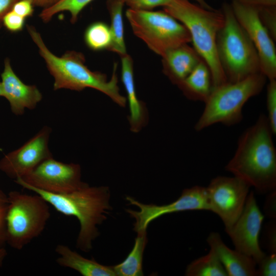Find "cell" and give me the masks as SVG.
Returning a JSON list of instances; mask_svg holds the SVG:
<instances>
[{
  "label": "cell",
  "mask_w": 276,
  "mask_h": 276,
  "mask_svg": "<svg viewBox=\"0 0 276 276\" xmlns=\"http://www.w3.org/2000/svg\"><path fill=\"white\" fill-rule=\"evenodd\" d=\"M263 218L254 193L251 191L241 214L234 224L225 231L235 249L251 257L257 264L266 255L261 250L259 240Z\"/></svg>",
  "instance_id": "7c38bea8"
},
{
  "label": "cell",
  "mask_w": 276,
  "mask_h": 276,
  "mask_svg": "<svg viewBox=\"0 0 276 276\" xmlns=\"http://www.w3.org/2000/svg\"><path fill=\"white\" fill-rule=\"evenodd\" d=\"M50 128L45 126L20 148L0 160V170L16 179L22 178L52 155L48 147Z\"/></svg>",
  "instance_id": "4fadbf2b"
},
{
  "label": "cell",
  "mask_w": 276,
  "mask_h": 276,
  "mask_svg": "<svg viewBox=\"0 0 276 276\" xmlns=\"http://www.w3.org/2000/svg\"><path fill=\"white\" fill-rule=\"evenodd\" d=\"M6 254V252L4 249H0V264H1Z\"/></svg>",
  "instance_id": "f35d334b"
},
{
  "label": "cell",
  "mask_w": 276,
  "mask_h": 276,
  "mask_svg": "<svg viewBox=\"0 0 276 276\" xmlns=\"http://www.w3.org/2000/svg\"><path fill=\"white\" fill-rule=\"evenodd\" d=\"M267 117L261 114L239 137L225 169L261 193L276 188V150Z\"/></svg>",
  "instance_id": "6da1fadb"
},
{
  "label": "cell",
  "mask_w": 276,
  "mask_h": 276,
  "mask_svg": "<svg viewBox=\"0 0 276 276\" xmlns=\"http://www.w3.org/2000/svg\"><path fill=\"white\" fill-rule=\"evenodd\" d=\"M93 0H60L54 5L43 10L39 17L44 22L49 21L58 13L68 11L71 14V22H76L81 11Z\"/></svg>",
  "instance_id": "d4e9b609"
},
{
  "label": "cell",
  "mask_w": 276,
  "mask_h": 276,
  "mask_svg": "<svg viewBox=\"0 0 276 276\" xmlns=\"http://www.w3.org/2000/svg\"><path fill=\"white\" fill-rule=\"evenodd\" d=\"M147 242V231L137 233L131 251L121 263L113 266L116 276L143 275V259Z\"/></svg>",
  "instance_id": "44dd1931"
},
{
  "label": "cell",
  "mask_w": 276,
  "mask_h": 276,
  "mask_svg": "<svg viewBox=\"0 0 276 276\" xmlns=\"http://www.w3.org/2000/svg\"><path fill=\"white\" fill-rule=\"evenodd\" d=\"M266 80L263 74L258 73L242 80L226 82L214 87L204 102L203 111L195 125V130L200 131L217 123L231 126L240 122L244 104L262 90Z\"/></svg>",
  "instance_id": "8992f818"
},
{
  "label": "cell",
  "mask_w": 276,
  "mask_h": 276,
  "mask_svg": "<svg viewBox=\"0 0 276 276\" xmlns=\"http://www.w3.org/2000/svg\"><path fill=\"white\" fill-rule=\"evenodd\" d=\"M241 3L254 6H276V0H236Z\"/></svg>",
  "instance_id": "836d02e7"
},
{
  "label": "cell",
  "mask_w": 276,
  "mask_h": 276,
  "mask_svg": "<svg viewBox=\"0 0 276 276\" xmlns=\"http://www.w3.org/2000/svg\"><path fill=\"white\" fill-rule=\"evenodd\" d=\"M122 79L125 86L129 103L131 129L138 131L145 120V110L142 103L137 97L133 78V62L127 54L121 56Z\"/></svg>",
  "instance_id": "ffe728a7"
},
{
  "label": "cell",
  "mask_w": 276,
  "mask_h": 276,
  "mask_svg": "<svg viewBox=\"0 0 276 276\" xmlns=\"http://www.w3.org/2000/svg\"><path fill=\"white\" fill-rule=\"evenodd\" d=\"M124 0H107L106 6L110 18L109 26L112 42L109 50L122 56L127 54L124 38L123 8Z\"/></svg>",
  "instance_id": "7402d4cb"
},
{
  "label": "cell",
  "mask_w": 276,
  "mask_h": 276,
  "mask_svg": "<svg viewBox=\"0 0 276 276\" xmlns=\"http://www.w3.org/2000/svg\"><path fill=\"white\" fill-rule=\"evenodd\" d=\"M34 6L48 8L59 2L60 0H30Z\"/></svg>",
  "instance_id": "8d00e7d4"
},
{
  "label": "cell",
  "mask_w": 276,
  "mask_h": 276,
  "mask_svg": "<svg viewBox=\"0 0 276 276\" xmlns=\"http://www.w3.org/2000/svg\"><path fill=\"white\" fill-rule=\"evenodd\" d=\"M206 241L228 276L258 275L256 261L251 257L228 247L219 233H210Z\"/></svg>",
  "instance_id": "2e32d148"
},
{
  "label": "cell",
  "mask_w": 276,
  "mask_h": 276,
  "mask_svg": "<svg viewBox=\"0 0 276 276\" xmlns=\"http://www.w3.org/2000/svg\"><path fill=\"white\" fill-rule=\"evenodd\" d=\"M135 213L137 222L147 226L154 220L166 214L190 210H209L206 188L196 186L183 190L180 196L167 204L136 203Z\"/></svg>",
  "instance_id": "5bb4252c"
},
{
  "label": "cell",
  "mask_w": 276,
  "mask_h": 276,
  "mask_svg": "<svg viewBox=\"0 0 276 276\" xmlns=\"http://www.w3.org/2000/svg\"><path fill=\"white\" fill-rule=\"evenodd\" d=\"M0 96L3 97V89H2V85L1 82H0Z\"/></svg>",
  "instance_id": "ab89813d"
},
{
  "label": "cell",
  "mask_w": 276,
  "mask_h": 276,
  "mask_svg": "<svg viewBox=\"0 0 276 276\" xmlns=\"http://www.w3.org/2000/svg\"><path fill=\"white\" fill-rule=\"evenodd\" d=\"M164 10L188 30L194 49L210 70L213 88L227 82L216 51V37L224 18L222 10L205 9L188 0H173Z\"/></svg>",
  "instance_id": "277c9868"
},
{
  "label": "cell",
  "mask_w": 276,
  "mask_h": 276,
  "mask_svg": "<svg viewBox=\"0 0 276 276\" xmlns=\"http://www.w3.org/2000/svg\"><path fill=\"white\" fill-rule=\"evenodd\" d=\"M59 255L56 263L60 266L73 269L83 276H116L113 266L102 265L94 259H88L63 244L55 248Z\"/></svg>",
  "instance_id": "ac0fdd59"
},
{
  "label": "cell",
  "mask_w": 276,
  "mask_h": 276,
  "mask_svg": "<svg viewBox=\"0 0 276 276\" xmlns=\"http://www.w3.org/2000/svg\"><path fill=\"white\" fill-rule=\"evenodd\" d=\"M5 215L6 237L20 250L44 230L51 213L49 203L40 195L13 191L9 193Z\"/></svg>",
  "instance_id": "52a82bcc"
},
{
  "label": "cell",
  "mask_w": 276,
  "mask_h": 276,
  "mask_svg": "<svg viewBox=\"0 0 276 276\" xmlns=\"http://www.w3.org/2000/svg\"><path fill=\"white\" fill-rule=\"evenodd\" d=\"M162 57L163 72L177 85L202 60L194 48L188 43L170 50Z\"/></svg>",
  "instance_id": "e0dca14e"
},
{
  "label": "cell",
  "mask_w": 276,
  "mask_h": 276,
  "mask_svg": "<svg viewBox=\"0 0 276 276\" xmlns=\"http://www.w3.org/2000/svg\"><path fill=\"white\" fill-rule=\"evenodd\" d=\"M266 107L267 117L273 135L276 133V80H269L267 86Z\"/></svg>",
  "instance_id": "484cf974"
},
{
  "label": "cell",
  "mask_w": 276,
  "mask_h": 276,
  "mask_svg": "<svg viewBox=\"0 0 276 276\" xmlns=\"http://www.w3.org/2000/svg\"><path fill=\"white\" fill-rule=\"evenodd\" d=\"M20 178L25 183L46 192L64 194L87 184L81 180V168L78 164H66L52 157L45 159Z\"/></svg>",
  "instance_id": "30bf717a"
},
{
  "label": "cell",
  "mask_w": 276,
  "mask_h": 276,
  "mask_svg": "<svg viewBox=\"0 0 276 276\" xmlns=\"http://www.w3.org/2000/svg\"><path fill=\"white\" fill-rule=\"evenodd\" d=\"M18 0H0V29L3 26L5 15L11 11L14 4Z\"/></svg>",
  "instance_id": "1f68e13d"
},
{
  "label": "cell",
  "mask_w": 276,
  "mask_h": 276,
  "mask_svg": "<svg viewBox=\"0 0 276 276\" xmlns=\"http://www.w3.org/2000/svg\"><path fill=\"white\" fill-rule=\"evenodd\" d=\"M126 16L134 35L157 55L191 42L186 27L164 10L128 9Z\"/></svg>",
  "instance_id": "ba28073f"
},
{
  "label": "cell",
  "mask_w": 276,
  "mask_h": 276,
  "mask_svg": "<svg viewBox=\"0 0 276 276\" xmlns=\"http://www.w3.org/2000/svg\"><path fill=\"white\" fill-rule=\"evenodd\" d=\"M268 231V247L270 254H276L275 227L273 224Z\"/></svg>",
  "instance_id": "e575fe53"
},
{
  "label": "cell",
  "mask_w": 276,
  "mask_h": 276,
  "mask_svg": "<svg viewBox=\"0 0 276 276\" xmlns=\"http://www.w3.org/2000/svg\"><path fill=\"white\" fill-rule=\"evenodd\" d=\"M187 276H227L223 265L213 250L191 262L187 266Z\"/></svg>",
  "instance_id": "603a6c76"
},
{
  "label": "cell",
  "mask_w": 276,
  "mask_h": 276,
  "mask_svg": "<svg viewBox=\"0 0 276 276\" xmlns=\"http://www.w3.org/2000/svg\"><path fill=\"white\" fill-rule=\"evenodd\" d=\"M173 0H124L130 9L151 10L159 6L168 5Z\"/></svg>",
  "instance_id": "83f0119b"
},
{
  "label": "cell",
  "mask_w": 276,
  "mask_h": 276,
  "mask_svg": "<svg viewBox=\"0 0 276 276\" xmlns=\"http://www.w3.org/2000/svg\"><path fill=\"white\" fill-rule=\"evenodd\" d=\"M1 78L3 97L15 114H23L26 108L34 109L41 100L42 94L36 86L24 83L13 71L9 58L5 60Z\"/></svg>",
  "instance_id": "9a60e30c"
},
{
  "label": "cell",
  "mask_w": 276,
  "mask_h": 276,
  "mask_svg": "<svg viewBox=\"0 0 276 276\" xmlns=\"http://www.w3.org/2000/svg\"><path fill=\"white\" fill-rule=\"evenodd\" d=\"M178 86L188 98L204 103L213 88L211 73L206 63L201 60Z\"/></svg>",
  "instance_id": "d6986e66"
},
{
  "label": "cell",
  "mask_w": 276,
  "mask_h": 276,
  "mask_svg": "<svg viewBox=\"0 0 276 276\" xmlns=\"http://www.w3.org/2000/svg\"><path fill=\"white\" fill-rule=\"evenodd\" d=\"M27 30L54 79V90L64 88L81 91L87 87L92 88L105 94L119 105H125L126 99L121 95L118 84L116 63L114 64L111 78L108 80L105 74L91 71L87 67L81 53L67 51L58 57L47 47L34 27L28 25Z\"/></svg>",
  "instance_id": "3957f363"
},
{
  "label": "cell",
  "mask_w": 276,
  "mask_h": 276,
  "mask_svg": "<svg viewBox=\"0 0 276 276\" xmlns=\"http://www.w3.org/2000/svg\"><path fill=\"white\" fill-rule=\"evenodd\" d=\"M224 24L216 37V51L227 82H235L261 73L259 56L247 33L224 3Z\"/></svg>",
  "instance_id": "5b68a950"
},
{
  "label": "cell",
  "mask_w": 276,
  "mask_h": 276,
  "mask_svg": "<svg viewBox=\"0 0 276 276\" xmlns=\"http://www.w3.org/2000/svg\"><path fill=\"white\" fill-rule=\"evenodd\" d=\"M8 199H5L0 192V229L5 220V215L7 206Z\"/></svg>",
  "instance_id": "d590c367"
},
{
  "label": "cell",
  "mask_w": 276,
  "mask_h": 276,
  "mask_svg": "<svg viewBox=\"0 0 276 276\" xmlns=\"http://www.w3.org/2000/svg\"><path fill=\"white\" fill-rule=\"evenodd\" d=\"M275 190L271 192L265 204V212L270 217L275 216V211L274 210L275 202Z\"/></svg>",
  "instance_id": "d6a6232c"
},
{
  "label": "cell",
  "mask_w": 276,
  "mask_h": 276,
  "mask_svg": "<svg viewBox=\"0 0 276 276\" xmlns=\"http://www.w3.org/2000/svg\"><path fill=\"white\" fill-rule=\"evenodd\" d=\"M195 2H196L199 6L201 7L208 9V10H212L214 9L213 8H212L211 6H210L205 0H194Z\"/></svg>",
  "instance_id": "74e56055"
},
{
  "label": "cell",
  "mask_w": 276,
  "mask_h": 276,
  "mask_svg": "<svg viewBox=\"0 0 276 276\" xmlns=\"http://www.w3.org/2000/svg\"><path fill=\"white\" fill-rule=\"evenodd\" d=\"M234 14L257 51L261 73L269 80L276 78V50L273 40L262 24L257 6L232 0Z\"/></svg>",
  "instance_id": "8fae6325"
},
{
  "label": "cell",
  "mask_w": 276,
  "mask_h": 276,
  "mask_svg": "<svg viewBox=\"0 0 276 276\" xmlns=\"http://www.w3.org/2000/svg\"><path fill=\"white\" fill-rule=\"evenodd\" d=\"M257 264V275L275 276L276 275V254L266 255Z\"/></svg>",
  "instance_id": "f1b7e54d"
},
{
  "label": "cell",
  "mask_w": 276,
  "mask_h": 276,
  "mask_svg": "<svg viewBox=\"0 0 276 276\" xmlns=\"http://www.w3.org/2000/svg\"><path fill=\"white\" fill-rule=\"evenodd\" d=\"M15 181L24 189L41 196L60 213L77 218L80 227L76 247L85 252L92 249L93 242L100 234L97 225L107 219L111 210L108 188L89 187L87 184L69 193L56 194L30 186L20 178L16 179Z\"/></svg>",
  "instance_id": "7a4b0ae2"
},
{
  "label": "cell",
  "mask_w": 276,
  "mask_h": 276,
  "mask_svg": "<svg viewBox=\"0 0 276 276\" xmlns=\"http://www.w3.org/2000/svg\"><path fill=\"white\" fill-rule=\"evenodd\" d=\"M25 18L17 14L12 10L4 17L3 25L9 31L17 32L22 30Z\"/></svg>",
  "instance_id": "f546056e"
},
{
  "label": "cell",
  "mask_w": 276,
  "mask_h": 276,
  "mask_svg": "<svg viewBox=\"0 0 276 276\" xmlns=\"http://www.w3.org/2000/svg\"><path fill=\"white\" fill-rule=\"evenodd\" d=\"M84 41L87 46L93 51L109 50L112 42L110 27L101 21L92 23L85 31Z\"/></svg>",
  "instance_id": "cb8c5ba5"
},
{
  "label": "cell",
  "mask_w": 276,
  "mask_h": 276,
  "mask_svg": "<svg viewBox=\"0 0 276 276\" xmlns=\"http://www.w3.org/2000/svg\"><path fill=\"white\" fill-rule=\"evenodd\" d=\"M259 18L273 40L276 39V6H257Z\"/></svg>",
  "instance_id": "4316f807"
},
{
  "label": "cell",
  "mask_w": 276,
  "mask_h": 276,
  "mask_svg": "<svg viewBox=\"0 0 276 276\" xmlns=\"http://www.w3.org/2000/svg\"><path fill=\"white\" fill-rule=\"evenodd\" d=\"M33 4L30 0H18L13 5L12 10L26 18L32 15Z\"/></svg>",
  "instance_id": "4dcf8cb0"
},
{
  "label": "cell",
  "mask_w": 276,
  "mask_h": 276,
  "mask_svg": "<svg viewBox=\"0 0 276 276\" xmlns=\"http://www.w3.org/2000/svg\"><path fill=\"white\" fill-rule=\"evenodd\" d=\"M250 187L235 176H219L212 179L206 188L209 210L221 219L225 231L229 229L241 214Z\"/></svg>",
  "instance_id": "9c48e42d"
}]
</instances>
